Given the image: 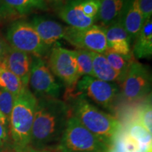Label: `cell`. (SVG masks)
Returning a JSON list of instances; mask_svg holds the SVG:
<instances>
[{
  "label": "cell",
  "instance_id": "8fae6325",
  "mask_svg": "<svg viewBox=\"0 0 152 152\" xmlns=\"http://www.w3.org/2000/svg\"><path fill=\"white\" fill-rule=\"evenodd\" d=\"M121 85L125 99L128 102H137L143 99L151 90V74L147 67L133 61Z\"/></svg>",
  "mask_w": 152,
  "mask_h": 152
},
{
  "label": "cell",
  "instance_id": "e575fe53",
  "mask_svg": "<svg viewBox=\"0 0 152 152\" xmlns=\"http://www.w3.org/2000/svg\"><path fill=\"white\" fill-rule=\"evenodd\" d=\"M7 152H11V151H7Z\"/></svg>",
  "mask_w": 152,
  "mask_h": 152
},
{
  "label": "cell",
  "instance_id": "d4e9b609",
  "mask_svg": "<svg viewBox=\"0 0 152 152\" xmlns=\"http://www.w3.org/2000/svg\"><path fill=\"white\" fill-rule=\"evenodd\" d=\"M136 120L147 129L148 132L151 134L152 109L151 101L147 102L140 109L137 113V118Z\"/></svg>",
  "mask_w": 152,
  "mask_h": 152
},
{
  "label": "cell",
  "instance_id": "44dd1931",
  "mask_svg": "<svg viewBox=\"0 0 152 152\" xmlns=\"http://www.w3.org/2000/svg\"><path fill=\"white\" fill-rule=\"evenodd\" d=\"M103 54L105 56L111 67L119 74L121 84L126 77L131 64L134 61L132 60V55L129 56H123L110 49H107L105 52L103 53Z\"/></svg>",
  "mask_w": 152,
  "mask_h": 152
},
{
  "label": "cell",
  "instance_id": "3957f363",
  "mask_svg": "<svg viewBox=\"0 0 152 152\" xmlns=\"http://www.w3.org/2000/svg\"><path fill=\"white\" fill-rule=\"evenodd\" d=\"M37 101L28 87L15 99L9 119V138L14 152H26L30 147Z\"/></svg>",
  "mask_w": 152,
  "mask_h": 152
},
{
  "label": "cell",
  "instance_id": "5bb4252c",
  "mask_svg": "<svg viewBox=\"0 0 152 152\" xmlns=\"http://www.w3.org/2000/svg\"><path fill=\"white\" fill-rule=\"evenodd\" d=\"M41 40L50 47L65 35L66 27L59 23L42 16H35L30 22Z\"/></svg>",
  "mask_w": 152,
  "mask_h": 152
},
{
  "label": "cell",
  "instance_id": "4dcf8cb0",
  "mask_svg": "<svg viewBox=\"0 0 152 152\" xmlns=\"http://www.w3.org/2000/svg\"><path fill=\"white\" fill-rule=\"evenodd\" d=\"M0 123H1L3 125H4L5 127L7 126V125H8V123H9L8 119L6 118L5 115H4L2 112L1 111H0Z\"/></svg>",
  "mask_w": 152,
  "mask_h": 152
},
{
  "label": "cell",
  "instance_id": "1f68e13d",
  "mask_svg": "<svg viewBox=\"0 0 152 152\" xmlns=\"http://www.w3.org/2000/svg\"><path fill=\"white\" fill-rule=\"evenodd\" d=\"M108 152H120L118 150H117L116 149H115V147H111V149H109V151H108Z\"/></svg>",
  "mask_w": 152,
  "mask_h": 152
},
{
  "label": "cell",
  "instance_id": "4316f807",
  "mask_svg": "<svg viewBox=\"0 0 152 152\" xmlns=\"http://www.w3.org/2000/svg\"><path fill=\"white\" fill-rule=\"evenodd\" d=\"M10 144V138L7 127L0 123V152L7 149Z\"/></svg>",
  "mask_w": 152,
  "mask_h": 152
},
{
  "label": "cell",
  "instance_id": "9c48e42d",
  "mask_svg": "<svg viewBox=\"0 0 152 152\" xmlns=\"http://www.w3.org/2000/svg\"><path fill=\"white\" fill-rule=\"evenodd\" d=\"M37 98H56L61 93L63 85L56 80L47 63L42 57H33L29 84Z\"/></svg>",
  "mask_w": 152,
  "mask_h": 152
},
{
  "label": "cell",
  "instance_id": "5b68a950",
  "mask_svg": "<svg viewBox=\"0 0 152 152\" xmlns=\"http://www.w3.org/2000/svg\"><path fill=\"white\" fill-rule=\"evenodd\" d=\"M48 64L51 71L63 82L66 87V97L69 99L80 79L75 51L57 46L53 47L49 54Z\"/></svg>",
  "mask_w": 152,
  "mask_h": 152
},
{
  "label": "cell",
  "instance_id": "cb8c5ba5",
  "mask_svg": "<svg viewBox=\"0 0 152 152\" xmlns=\"http://www.w3.org/2000/svg\"><path fill=\"white\" fill-rule=\"evenodd\" d=\"M15 99L8 91L0 88V111L2 112L8 121L14 106Z\"/></svg>",
  "mask_w": 152,
  "mask_h": 152
},
{
  "label": "cell",
  "instance_id": "83f0119b",
  "mask_svg": "<svg viewBox=\"0 0 152 152\" xmlns=\"http://www.w3.org/2000/svg\"><path fill=\"white\" fill-rule=\"evenodd\" d=\"M140 8L144 21L151 18L152 0H140Z\"/></svg>",
  "mask_w": 152,
  "mask_h": 152
},
{
  "label": "cell",
  "instance_id": "484cf974",
  "mask_svg": "<svg viewBox=\"0 0 152 152\" xmlns=\"http://www.w3.org/2000/svg\"><path fill=\"white\" fill-rule=\"evenodd\" d=\"M20 17L16 11L0 0V23H4L9 20H18Z\"/></svg>",
  "mask_w": 152,
  "mask_h": 152
},
{
  "label": "cell",
  "instance_id": "ac0fdd59",
  "mask_svg": "<svg viewBox=\"0 0 152 152\" xmlns=\"http://www.w3.org/2000/svg\"><path fill=\"white\" fill-rule=\"evenodd\" d=\"M124 1L125 0H100L97 20L102 26L106 28L118 20Z\"/></svg>",
  "mask_w": 152,
  "mask_h": 152
},
{
  "label": "cell",
  "instance_id": "f1b7e54d",
  "mask_svg": "<svg viewBox=\"0 0 152 152\" xmlns=\"http://www.w3.org/2000/svg\"><path fill=\"white\" fill-rule=\"evenodd\" d=\"M9 47L10 45H9V43L0 35V62L2 60Z\"/></svg>",
  "mask_w": 152,
  "mask_h": 152
},
{
  "label": "cell",
  "instance_id": "f546056e",
  "mask_svg": "<svg viewBox=\"0 0 152 152\" xmlns=\"http://www.w3.org/2000/svg\"><path fill=\"white\" fill-rule=\"evenodd\" d=\"M26 152H58V149L57 150H47V149H44V150H38V149H33L32 147H29L28 149L27 150Z\"/></svg>",
  "mask_w": 152,
  "mask_h": 152
},
{
  "label": "cell",
  "instance_id": "4fadbf2b",
  "mask_svg": "<svg viewBox=\"0 0 152 152\" xmlns=\"http://www.w3.org/2000/svg\"><path fill=\"white\" fill-rule=\"evenodd\" d=\"M118 20L123 25L131 41H134L145 22L140 8V0H125Z\"/></svg>",
  "mask_w": 152,
  "mask_h": 152
},
{
  "label": "cell",
  "instance_id": "52a82bcc",
  "mask_svg": "<svg viewBox=\"0 0 152 152\" xmlns=\"http://www.w3.org/2000/svg\"><path fill=\"white\" fill-rule=\"evenodd\" d=\"M119 93V87L114 83L101 80L92 76H82L76 85L75 90L68 99L82 95L90 99L106 109L111 110Z\"/></svg>",
  "mask_w": 152,
  "mask_h": 152
},
{
  "label": "cell",
  "instance_id": "7402d4cb",
  "mask_svg": "<svg viewBox=\"0 0 152 152\" xmlns=\"http://www.w3.org/2000/svg\"><path fill=\"white\" fill-rule=\"evenodd\" d=\"M0 88L7 90L16 98L27 87L16 75L0 66Z\"/></svg>",
  "mask_w": 152,
  "mask_h": 152
},
{
  "label": "cell",
  "instance_id": "e0dca14e",
  "mask_svg": "<svg viewBox=\"0 0 152 152\" xmlns=\"http://www.w3.org/2000/svg\"><path fill=\"white\" fill-rule=\"evenodd\" d=\"M92 59V70L94 77L101 80L109 83H121L119 74L111 67L103 54L90 52Z\"/></svg>",
  "mask_w": 152,
  "mask_h": 152
},
{
  "label": "cell",
  "instance_id": "ffe728a7",
  "mask_svg": "<svg viewBox=\"0 0 152 152\" xmlns=\"http://www.w3.org/2000/svg\"><path fill=\"white\" fill-rule=\"evenodd\" d=\"M125 132L138 142L140 151L151 152V134L137 120L129 124Z\"/></svg>",
  "mask_w": 152,
  "mask_h": 152
},
{
  "label": "cell",
  "instance_id": "8992f818",
  "mask_svg": "<svg viewBox=\"0 0 152 152\" xmlns=\"http://www.w3.org/2000/svg\"><path fill=\"white\" fill-rule=\"evenodd\" d=\"M7 40L13 48L42 58L50 48L43 43L30 23L19 19L9 27Z\"/></svg>",
  "mask_w": 152,
  "mask_h": 152
},
{
  "label": "cell",
  "instance_id": "2e32d148",
  "mask_svg": "<svg viewBox=\"0 0 152 152\" xmlns=\"http://www.w3.org/2000/svg\"><path fill=\"white\" fill-rule=\"evenodd\" d=\"M132 54L137 59L151 58L152 56V20L148 19L134 40Z\"/></svg>",
  "mask_w": 152,
  "mask_h": 152
},
{
  "label": "cell",
  "instance_id": "603a6c76",
  "mask_svg": "<svg viewBox=\"0 0 152 152\" xmlns=\"http://www.w3.org/2000/svg\"><path fill=\"white\" fill-rule=\"evenodd\" d=\"M75 56L81 77L84 75L94 77L92 70V59L90 51L84 50V49L75 50Z\"/></svg>",
  "mask_w": 152,
  "mask_h": 152
},
{
  "label": "cell",
  "instance_id": "d6a6232c",
  "mask_svg": "<svg viewBox=\"0 0 152 152\" xmlns=\"http://www.w3.org/2000/svg\"><path fill=\"white\" fill-rule=\"evenodd\" d=\"M47 1H51V2H61L63 0H47Z\"/></svg>",
  "mask_w": 152,
  "mask_h": 152
},
{
  "label": "cell",
  "instance_id": "836d02e7",
  "mask_svg": "<svg viewBox=\"0 0 152 152\" xmlns=\"http://www.w3.org/2000/svg\"><path fill=\"white\" fill-rule=\"evenodd\" d=\"M138 152H144V151H138Z\"/></svg>",
  "mask_w": 152,
  "mask_h": 152
},
{
  "label": "cell",
  "instance_id": "277c9868",
  "mask_svg": "<svg viewBox=\"0 0 152 152\" xmlns=\"http://www.w3.org/2000/svg\"><path fill=\"white\" fill-rule=\"evenodd\" d=\"M111 147L71 115L58 147V152H108Z\"/></svg>",
  "mask_w": 152,
  "mask_h": 152
},
{
  "label": "cell",
  "instance_id": "ba28073f",
  "mask_svg": "<svg viewBox=\"0 0 152 152\" xmlns=\"http://www.w3.org/2000/svg\"><path fill=\"white\" fill-rule=\"evenodd\" d=\"M100 0H70L58 11V16L69 27L85 29L97 21Z\"/></svg>",
  "mask_w": 152,
  "mask_h": 152
},
{
  "label": "cell",
  "instance_id": "30bf717a",
  "mask_svg": "<svg viewBox=\"0 0 152 152\" xmlns=\"http://www.w3.org/2000/svg\"><path fill=\"white\" fill-rule=\"evenodd\" d=\"M64 39L79 49L103 54L108 49L106 28L93 25L85 29L66 27Z\"/></svg>",
  "mask_w": 152,
  "mask_h": 152
},
{
  "label": "cell",
  "instance_id": "6da1fadb",
  "mask_svg": "<svg viewBox=\"0 0 152 152\" xmlns=\"http://www.w3.org/2000/svg\"><path fill=\"white\" fill-rule=\"evenodd\" d=\"M72 115L71 108L56 98H38L32 127L30 147L38 150H57Z\"/></svg>",
  "mask_w": 152,
  "mask_h": 152
},
{
  "label": "cell",
  "instance_id": "7a4b0ae2",
  "mask_svg": "<svg viewBox=\"0 0 152 152\" xmlns=\"http://www.w3.org/2000/svg\"><path fill=\"white\" fill-rule=\"evenodd\" d=\"M73 100L71 111L85 128L110 147H113L122 125L113 115L101 111L82 95L71 99Z\"/></svg>",
  "mask_w": 152,
  "mask_h": 152
},
{
  "label": "cell",
  "instance_id": "9a60e30c",
  "mask_svg": "<svg viewBox=\"0 0 152 152\" xmlns=\"http://www.w3.org/2000/svg\"><path fill=\"white\" fill-rule=\"evenodd\" d=\"M106 37L108 49L123 56H132V41L118 20L106 27Z\"/></svg>",
  "mask_w": 152,
  "mask_h": 152
},
{
  "label": "cell",
  "instance_id": "7c38bea8",
  "mask_svg": "<svg viewBox=\"0 0 152 152\" xmlns=\"http://www.w3.org/2000/svg\"><path fill=\"white\" fill-rule=\"evenodd\" d=\"M33 56L27 53L9 47L0 62V66L5 68L20 79L25 87H28Z\"/></svg>",
  "mask_w": 152,
  "mask_h": 152
},
{
  "label": "cell",
  "instance_id": "d6986e66",
  "mask_svg": "<svg viewBox=\"0 0 152 152\" xmlns=\"http://www.w3.org/2000/svg\"><path fill=\"white\" fill-rule=\"evenodd\" d=\"M20 16L35 11H47L49 9L45 0H1Z\"/></svg>",
  "mask_w": 152,
  "mask_h": 152
}]
</instances>
